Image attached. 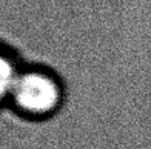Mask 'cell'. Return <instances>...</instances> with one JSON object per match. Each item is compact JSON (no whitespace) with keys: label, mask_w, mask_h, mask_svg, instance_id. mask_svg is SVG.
I'll list each match as a JSON object with an SVG mask.
<instances>
[{"label":"cell","mask_w":151,"mask_h":149,"mask_svg":"<svg viewBox=\"0 0 151 149\" xmlns=\"http://www.w3.org/2000/svg\"><path fill=\"white\" fill-rule=\"evenodd\" d=\"M63 100V83L54 72L43 68L19 69L9 92L11 105L22 115L37 120L54 115Z\"/></svg>","instance_id":"1"},{"label":"cell","mask_w":151,"mask_h":149,"mask_svg":"<svg viewBox=\"0 0 151 149\" xmlns=\"http://www.w3.org/2000/svg\"><path fill=\"white\" fill-rule=\"evenodd\" d=\"M17 72L19 69L14 60L9 57V54L5 49L0 48V105L5 100H9V92Z\"/></svg>","instance_id":"2"}]
</instances>
